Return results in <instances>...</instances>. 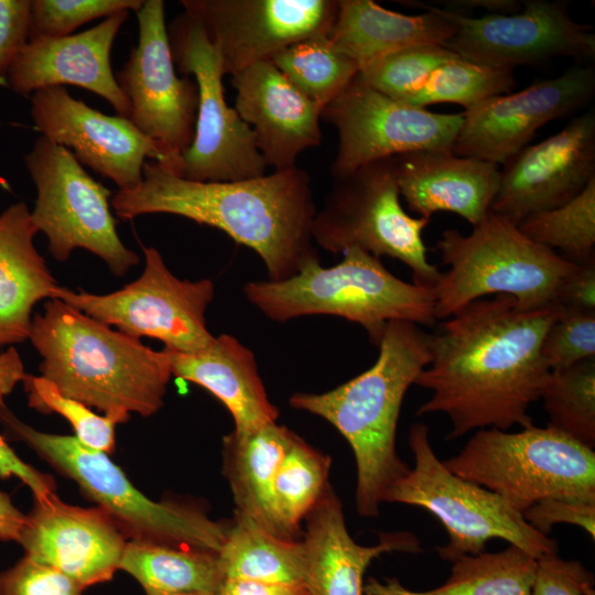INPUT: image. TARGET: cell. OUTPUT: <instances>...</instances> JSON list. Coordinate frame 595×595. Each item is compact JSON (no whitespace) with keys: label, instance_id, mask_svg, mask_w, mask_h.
I'll use <instances>...</instances> for the list:
<instances>
[{"label":"cell","instance_id":"6da1fadb","mask_svg":"<svg viewBox=\"0 0 595 595\" xmlns=\"http://www.w3.org/2000/svg\"><path fill=\"white\" fill-rule=\"evenodd\" d=\"M558 304L524 310L508 295L479 299L430 335L431 360L415 385L432 391L416 415L444 413L447 441L486 428L529 426L530 405L550 372L541 345L559 317Z\"/></svg>","mask_w":595,"mask_h":595},{"label":"cell","instance_id":"7a4b0ae2","mask_svg":"<svg viewBox=\"0 0 595 595\" xmlns=\"http://www.w3.org/2000/svg\"><path fill=\"white\" fill-rule=\"evenodd\" d=\"M110 205L125 220L172 214L218 228L259 255L270 281L288 280L320 262L311 178L298 166L240 181L195 182L148 160L141 184L118 190Z\"/></svg>","mask_w":595,"mask_h":595},{"label":"cell","instance_id":"3957f363","mask_svg":"<svg viewBox=\"0 0 595 595\" xmlns=\"http://www.w3.org/2000/svg\"><path fill=\"white\" fill-rule=\"evenodd\" d=\"M43 309L32 317L28 340L42 357L41 376L61 393L116 424L163 407L172 377L164 348L156 351L58 299Z\"/></svg>","mask_w":595,"mask_h":595},{"label":"cell","instance_id":"277c9868","mask_svg":"<svg viewBox=\"0 0 595 595\" xmlns=\"http://www.w3.org/2000/svg\"><path fill=\"white\" fill-rule=\"evenodd\" d=\"M378 347L366 371L333 390L289 399L292 408L329 422L350 445L356 509L367 518L379 515L387 490L411 469L397 453V426L408 389L431 360L430 335L411 322H389Z\"/></svg>","mask_w":595,"mask_h":595},{"label":"cell","instance_id":"5b68a950","mask_svg":"<svg viewBox=\"0 0 595 595\" xmlns=\"http://www.w3.org/2000/svg\"><path fill=\"white\" fill-rule=\"evenodd\" d=\"M242 291L272 321L338 316L363 326L376 346L389 322L431 326L437 320L434 288L401 280L379 257L359 248L345 250L333 267L315 262L288 280L251 281Z\"/></svg>","mask_w":595,"mask_h":595},{"label":"cell","instance_id":"8992f818","mask_svg":"<svg viewBox=\"0 0 595 595\" xmlns=\"http://www.w3.org/2000/svg\"><path fill=\"white\" fill-rule=\"evenodd\" d=\"M436 248L448 267L434 286L437 320L490 294L512 296L524 310L556 304L560 288L575 267L491 212L468 235L444 230Z\"/></svg>","mask_w":595,"mask_h":595},{"label":"cell","instance_id":"52a82bcc","mask_svg":"<svg viewBox=\"0 0 595 595\" xmlns=\"http://www.w3.org/2000/svg\"><path fill=\"white\" fill-rule=\"evenodd\" d=\"M0 423L8 435L25 443L76 482L127 538L217 554L220 551L226 527L197 509L148 498L106 453L84 445L76 436L37 431L21 421L4 402L0 403Z\"/></svg>","mask_w":595,"mask_h":595},{"label":"cell","instance_id":"ba28073f","mask_svg":"<svg viewBox=\"0 0 595 595\" xmlns=\"http://www.w3.org/2000/svg\"><path fill=\"white\" fill-rule=\"evenodd\" d=\"M443 463L520 513L547 498L595 501L594 450L548 425L531 424L518 432L477 430Z\"/></svg>","mask_w":595,"mask_h":595},{"label":"cell","instance_id":"9c48e42d","mask_svg":"<svg viewBox=\"0 0 595 595\" xmlns=\"http://www.w3.org/2000/svg\"><path fill=\"white\" fill-rule=\"evenodd\" d=\"M414 467L385 494L383 502L416 506L443 524L448 542L437 548L441 559L454 562L485 551L501 539L538 559L558 551V541L541 534L497 494L452 473L429 440V428L414 423L409 432Z\"/></svg>","mask_w":595,"mask_h":595},{"label":"cell","instance_id":"30bf717a","mask_svg":"<svg viewBox=\"0 0 595 595\" xmlns=\"http://www.w3.org/2000/svg\"><path fill=\"white\" fill-rule=\"evenodd\" d=\"M430 218L410 216L400 203L391 158L335 177L312 225L314 242L334 255L359 248L409 267L415 284L434 288L441 277L426 256Z\"/></svg>","mask_w":595,"mask_h":595},{"label":"cell","instance_id":"8fae6325","mask_svg":"<svg viewBox=\"0 0 595 595\" xmlns=\"http://www.w3.org/2000/svg\"><path fill=\"white\" fill-rule=\"evenodd\" d=\"M24 162L36 187L31 218L46 236L55 260L67 261L73 250L83 248L104 260L116 277L140 262L119 238L111 192L84 170L71 150L41 136Z\"/></svg>","mask_w":595,"mask_h":595},{"label":"cell","instance_id":"7c38bea8","mask_svg":"<svg viewBox=\"0 0 595 595\" xmlns=\"http://www.w3.org/2000/svg\"><path fill=\"white\" fill-rule=\"evenodd\" d=\"M142 251L141 275L120 290L95 294L58 285L52 299L133 338H155L172 351L195 353L208 346L215 337L205 318L215 294L213 281L178 279L156 248L142 246Z\"/></svg>","mask_w":595,"mask_h":595},{"label":"cell","instance_id":"4fadbf2b","mask_svg":"<svg viewBox=\"0 0 595 595\" xmlns=\"http://www.w3.org/2000/svg\"><path fill=\"white\" fill-rule=\"evenodd\" d=\"M177 69L198 87L195 134L183 154L182 177L195 182H232L266 174L267 165L250 126L228 106L219 53L202 24L184 12L167 30Z\"/></svg>","mask_w":595,"mask_h":595},{"label":"cell","instance_id":"5bb4252c","mask_svg":"<svg viewBox=\"0 0 595 595\" xmlns=\"http://www.w3.org/2000/svg\"><path fill=\"white\" fill-rule=\"evenodd\" d=\"M136 13L138 45L116 79L130 101V120L161 149L165 159L162 169L182 177L183 154L195 134L198 87L195 80L175 73L164 2L145 0Z\"/></svg>","mask_w":595,"mask_h":595},{"label":"cell","instance_id":"9a60e30c","mask_svg":"<svg viewBox=\"0 0 595 595\" xmlns=\"http://www.w3.org/2000/svg\"><path fill=\"white\" fill-rule=\"evenodd\" d=\"M338 133L331 166L340 177L371 162L424 150L452 151L463 112L439 113L394 100L359 75L322 111Z\"/></svg>","mask_w":595,"mask_h":595},{"label":"cell","instance_id":"2e32d148","mask_svg":"<svg viewBox=\"0 0 595 595\" xmlns=\"http://www.w3.org/2000/svg\"><path fill=\"white\" fill-rule=\"evenodd\" d=\"M447 11L456 31L444 46L473 63L513 69L560 56H595L592 26L574 21L565 1L529 0L518 12L478 18Z\"/></svg>","mask_w":595,"mask_h":595},{"label":"cell","instance_id":"e0dca14e","mask_svg":"<svg viewBox=\"0 0 595 595\" xmlns=\"http://www.w3.org/2000/svg\"><path fill=\"white\" fill-rule=\"evenodd\" d=\"M234 75L302 40L328 35L338 0H182Z\"/></svg>","mask_w":595,"mask_h":595},{"label":"cell","instance_id":"ac0fdd59","mask_svg":"<svg viewBox=\"0 0 595 595\" xmlns=\"http://www.w3.org/2000/svg\"><path fill=\"white\" fill-rule=\"evenodd\" d=\"M595 94V68L572 66L560 76L490 97L465 110L452 152L505 163L545 123L586 104Z\"/></svg>","mask_w":595,"mask_h":595},{"label":"cell","instance_id":"d6986e66","mask_svg":"<svg viewBox=\"0 0 595 595\" xmlns=\"http://www.w3.org/2000/svg\"><path fill=\"white\" fill-rule=\"evenodd\" d=\"M35 128L52 142L73 149V155L118 185L130 191L142 182V169L150 160L165 164L159 145L128 118L107 116L73 98L61 86L46 87L31 95Z\"/></svg>","mask_w":595,"mask_h":595},{"label":"cell","instance_id":"ffe728a7","mask_svg":"<svg viewBox=\"0 0 595 595\" xmlns=\"http://www.w3.org/2000/svg\"><path fill=\"white\" fill-rule=\"evenodd\" d=\"M504 164L489 212L518 226L529 215L566 204L595 180V112L575 117Z\"/></svg>","mask_w":595,"mask_h":595},{"label":"cell","instance_id":"44dd1931","mask_svg":"<svg viewBox=\"0 0 595 595\" xmlns=\"http://www.w3.org/2000/svg\"><path fill=\"white\" fill-rule=\"evenodd\" d=\"M126 539L101 508L72 506L53 494L34 501L18 543L24 555L87 588L113 577Z\"/></svg>","mask_w":595,"mask_h":595},{"label":"cell","instance_id":"7402d4cb","mask_svg":"<svg viewBox=\"0 0 595 595\" xmlns=\"http://www.w3.org/2000/svg\"><path fill=\"white\" fill-rule=\"evenodd\" d=\"M128 17L129 11H123L77 34L29 40L8 74L7 86L23 96L46 87L79 86L106 99L118 116L130 119V101L110 63L113 41Z\"/></svg>","mask_w":595,"mask_h":595},{"label":"cell","instance_id":"603a6c76","mask_svg":"<svg viewBox=\"0 0 595 595\" xmlns=\"http://www.w3.org/2000/svg\"><path fill=\"white\" fill-rule=\"evenodd\" d=\"M235 109L253 131L267 166H296L299 155L322 142V108L300 91L269 61L231 76Z\"/></svg>","mask_w":595,"mask_h":595},{"label":"cell","instance_id":"cb8c5ba5","mask_svg":"<svg viewBox=\"0 0 595 595\" xmlns=\"http://www.w3.org/2000/svg\"><path fill=\"white\" fill-rule=\"evenodd\" d=\"M400 196L420 217L451 212L473 227L489 213L498 192V165L452 151L424 150L391 158Z\"/></svg>","mask_w":595,"mask_h":595},{"label":"cell","instance_id":"d4e9b609","mask_svg":"<svg viewBox=\"0 0 595 595\" xmlns=\"http://www.w3.org/2000/svg\"><path fill=\"white\" fill-rule=\"evenodd\" d=\"M304 520L302 542L310 595H363L364 575L372 560L383 553L423 551L416 537L407 531L381 533L371 547L356 543L348 533L342 501L329 484Z\"/></svg>","mask_w":595,"mask_h":595},{"label":"cell","instance_id":"484cf974","mask_svg":"<svg viewBox=\"0 0 595 595\" xmlns=\"http://www.w3.org/2000/svg\"><path fill=\"white\" fill-rule=\"evenodd\" d=\"M172 376L214 394L230 412L236 434H248L277 422L279 410L268 398L252 350L221 334L195 353L165 349Z\"/></svg>","mask_w":595,"mask_h":595},{"label":"cell","instance_id":"4316f807","mask_svg":"<svg viewBox=\"0 0 595 595\" xmlns=\"http://www.w3.org/2000/svg\"><path fill=\"white\" fill-rule=\"evenodd\" d=\"M425 11L407 15L382 8L372 0H338L329 41L353 58L359 71L388 54L420 45H444L456 24L447 10L415 4Z\"/></svg>","mask_w":595,"mask_h":595},{"label":"cell","instance_id":"83f0119b","mask_svg":"<svg viewBox=\"0 0 595 595\" xmlns=\"http://www.w3.org/2000/svg\"><path fill=\"white\" fill-rule=\"evenodd\" d=\"M37 232L24 202L0 214V346L29 339L33 307L58 286L34 246Z\"/></svg>","mask_w":595,"mask_h":595},{"label":"cell","instance_id":"f1b7e54d","mask_svg":"<svg viewBox=\"0 0 595 595\" xmlns=\"http://www.w3.org/2000/svg\"><path fill=\"white\" fill-rule=\"evenodd\" d=\"M295 436L274 422L248 434L231 432L224 439V470L236 511L280 538L283 537L272 510V485Z\"/></svg>","mask_w":595,"mask_h":595},{"label":"cell","instance_id":"f546056e","mask_svg":"<svg viewBox=\"0 0 595 595\" xmlns=\"http://www.w3.org/2000/svg\"><path fill=\"white\" fill-rule=\"evenodd\" d=\"M450 577L439 587L411 591L398 578L369 577L365 595H531L537 559L516 545L499 552L467 554L452 562Z\"/></svg>","mask_w":595,"mask_h":595},{"label":"cell","instance_id":"4dcf8cb0","mask_svg":"<svg viewBox=\"0 0 595 595\" xmlns=\"http://www.w3.org/2000/svg\"><path fill=\"white\" fill-rule=\"evenodd\" d=\"M119 570L136 578L145 595H217L225 580L217 553L129 540Z\"/></svg>","mask_w":595,"mask_h":595},{"label":"cell","instance_id":"1f68e13d","mask_svg":"<svg viewBox=\"0 0 595 595\" xmlns=\"http://www.w3.org/2000/svg\"><path fill=\"white\" fill-rule=\"evenodd\" d=\"M217 555L225 578L306 587L302 540L280 538L240 512L235 511Z\"/></svg>","mask_w":595,"mask_h":595},{"label":"cell","instance_id":"d6a6232c","mask_svg":"<svg viewBox=\"0 0 595 595\" xmlns=\"http://www.w3.org/2000/svg\"><path fill=\"white\" fill-rule=\"evenodd\" d=\"M329 468L331 457L296 434L272 485V510L284 539L299 540L302 521L328 486Z\"/></svg>","mask_w":595,"mask_h":595},{"label":"cell","instance_id":"836d02e7","mask_svg":"<svg viewBox=\"0 0 595 595\" xmlns=\"http://www.w3.org/2000/svg\"><path fill=\"white\" fill-rule=\"evenodd\" d=\"M271 61L322 111L359 73L357 63L338 50L327 35L296 42Z\"/></svg>","mask_w":595,"mask_h":595},{"label":"cell","instance_id":"e575fe53","mask_svg":"<svg viewBox=\"0 0 595 595\" xmlns=\"http://www.w3.org/2000/svg\"><path fill=\"white\" fill-rule=\"evenodd\" d=\"M519 230L574 264L595 260V180L566 204L527 216Z\"/></svg>","mask_w":595,"mask_h":595},{"label":"cell","instance_id":"d590c367","mask_svg":"<svg viewBox=\"0 0 595 595\" xmlns=\"http://www.w3.org/2000/svg\"><path fill=\"white\" fill-rule=\"evenodd\" d=\"M540 399L548 426L595 448V358L551 370Z\"/></svg>","mask_w":595,"mask_h":595},{"label":"cell","instance_id":"8d00e7d4","mask_svg":"<svg viewBox=\"0 0 595 595\" xmlns=\"http://www.w3.org/2000/svg\"><path fill=\"white\" fill-rule=\"evenodd\" d=\"M516 86L513 69L491 67L455 57L435 68L426 82L403 102L425 108L434 104H457L465 110Z\"/></svg>","mask_w":595,"mask_h":595},{"label":"cell","instance_id":"74e56055","mask_svg":"<svg viewBox=\"0 0 595 595\" xmlns=\"http://www.w3.org/2000/svg\"><path fill=\"white\" fill-rule=\"evenodd\" d=\"M458 57L444 45H420L382 56L359 71L374 89L403 102L450 60Z\"/></svg>","mask_w":595,"mask_h":595},{"label":"cell","instance_id":"f35d334b","mask_svg":"<svg viewBox=\"0 0 595 595\" xmlns=\"http://www.w3.org/2000/svg\"><path fill=\"white\" fill-rule=\"evenodd\" d=\"M29 405L41 413L55 412L66 419L84 445L104 452L115 450L116 423L94 412L82 402L64 396L56 386L42 376L25 374L23 379Z\"/></svg>","mask_w":595,"mask_h":595},{"label":"cell","instance_id":"ab89813d","mask_svg":"<svg viewBox=\"0 0 595 595\" xmlns=\"http://www.w3.org/2000/svg\"><path fill=\"white\" fill-rule=\"evenodd\" d=\"M143 0H31L30 40L71 35L83 24L123 11H138Z\"/></svg>","mask_w":595,"mask_h":595},{"label":"cell","instance_id":"60d3db41","mask_svg":"<svg viewBox=\"0 0 595 595\" xmlns=\"http://www.w3.org/2000/svg\"><path fill=\"white\" fill-rule=\"evenodd\" d=\"M541 358L550 371L595 358V312L562 309L544 335Z\"/></svg>","mask_w":595,"mask_h":595},{"label":"cell","instance_id":"b9f144b4","mask_svg":"<svg viewBox=\"0 0 595 595\" xmlns=\"http://www.w3.org/2000/svg\"><path fill=\"white\" fill-rule=\"evenodd\" d=\"M84 591L58 570L26 555L0 571V595H84Z\"/></svg>","mask_w":595,"mask_h":595},{"label":"cell","instance_id":"7bdbcfd3","mask_svg":"<svg viewBox=\"0 0 595 595\" xmlns=\"http://www.w3.org/2000/svg\"><path fill=\"white\" fill-rule=\"evenodd\" d=\"M594 585V574L581 562L551 551L537 559L531 595H595Z\"/></svg>","mask_w":595,"mask_h":595},{"label":"cell","instance_id":"ee69618b","mask_svg":"<svg viewBox=\"0 0 595 595\" xmlns=\"http://www.w3.org/2000/svg\"><path fill=\"white\" fill-rule=\"evenodd\" d=\"M524 520L538 532L547 536L556 523H571L583 528L595 538V501L547 498L532 505L522 513Z\"/></svg>","mask_w":595,"mask_h":595},{"label":"cell","instance_id":"f6af8a7d","mask_svg":"<svg viewBox=\"0 0 595 595\" xmlns=\"http://www.w3.org/2000/svg\"><path fill=\"white\" fill-rule=\"evenodd\" d=\"M31 0H0V85L30 40Z\"/></svg>","mask_w":595,"mask_h":595},{"label":"cell","instance_id":"bcb514c9","mask_svg":"<svg viewBox=\"0 0 595 595\" xmlns=\"http://www.w3.org/2000/svg\"><path fill=\"white\" fill-rule=\"evenodd\" d=\"M556 304L564 310L595 312V260L575 264L560 288Z\"/></svg>","mask_w":595,"mask_h":595},{"label":"cell","instance_id":"7dc6e473","mask_svg":"<svg viewBox=\"0 0 595 595\" xmlns=\"http://www.w3.org/2000/svg\"><path fill=\"white\" fill-rule=\"evenodd\" d=\"M17 477L32 491L34 499H44L55 494V482L22 461L0 435V478Z\"/></svg>","mask_w":595,"mask_h":595},{"label":"cell","instance_id":"c3c4849f","mask_svg":"<svg viewBox=\"0 0 595 595\" xmlns=\"http://www.w3.org/2000/svg\"><path fill=\"white\" fill-rule=\"evenodd\" d=\"M217 595H310L305 586L225 578Z\"/></svg>","mask_w":595,"mask_h":595},{"label":"cell","instance_id":"681fc988","mask_svg":"<svg viewBox=\"0 0 595 595\" xmlns=\"http://www.w3.org/2000/svg\"><path fill=\"white\" fill-rule=\"evenodd\" d=\"M26 522V515L21 512L8 494L0 490V540L19 542Z\"/></svg>","mask_w":595,"mask_h":595},{"label":"cell","instance_id":"f907efd6","mask_svg":"<svg viewBox=\"0 0 595 595\" xmlns=\"http://www.w3.org/2000/svg\"><path fill=\"white\" fill-rule=\"evenodd\" d=\"M24 375L22 361L13 348L0 355V403L4 402V397L15 383L22 381Z\"/></svg>","mask_w":595,"mask_h":595},{"label":"cell","instance_id":"816d5d0a","mask_svg":"<svg viewBox=\"0 0 595 595\" xmlns=\"http://www.w3.org/2000/svg\"><path fill=\"white\" fill-rule=\"evenodd\" d=\"M447 3L450 8L447 10L457 11L463 9L459 13H464L467 9H485L487 13H502L509 14L518 12L522 9L523 2L515 0H454L443 1Z\"/></svg>","mask_w":595,"mask_h":595},{"label":"cell","instance_id":"f5cc1de1","mask_svg":"<svg viewBox=\"0 0 595 595\" xmlns=\"http://www.w3.org/2000/svg\"><path fill=\"white\" fill-rule=\"evenodd\" d=\"M169 595H205V594L185 593V594H169Z\"/></svg>","mask_w":595,"mask_h":595}]
</instances>
